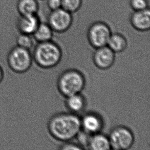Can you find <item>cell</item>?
<instances>
[{
	"instance_id": "6da1fadb",
	"label": "cell",
	"mask_w": 150,
	"mask_h": 150,
	"mask_svg": "<svg viewBox=\"0 0 150 150\" xmlns=\"http://www.w3.org/2000/svg\"><path fill=\"white\" fill-rule=\"evenodd\" d=\"M47 128L55 140L63 142L71 141L81 131V117L69 112L55 114L48 120Z\"/></svg>"
},
{
	"instance_id": "7a4b0ae2",
	"label": "cell",
	"mask_w": 150,
	"mask_h": 150,
	"mask_svg": "<svg viewBox=\"0 0 150 150\" xmlns=\"http://www.w3.org/2000/svg\"><path fill=\"white\" fill-rule=\"evenodd\" d=\"M63 53L58 44L52 41L38 43L33 53V58L39 67L50 69L60 63Z\"/></svg>"
},
{
	"instance_id": "3957f363",
	"label": "cell",
	"mask_w": 150,
	"mask_h": 150,
	"mask_svg": "<svg viewBox=\"0 0 150 150\" xmlns=\"http://www.w3.org/2000/svg\"><path fill=\"white\" fill-rule=\"evenodd\" d=\"M57 86L59 93L65 98L81 93L85 87V77L78 70L67 69L59 76Z\"/></svg>"
},
{
	"instance_id": "277c9868",
	"label": "cell",
	"mask_w": 150,
	"mask_h": 150,
	"mask_svg": "<svg viewBox=\"0 0 150 150\" xmlns=\"http://www.w3.org/2000/svg\"><path fill=\"white\" fill-rule=\"evenodd\" d=\"M33 56L29 50L19 46L13 48L8 54L7 62L10 69L16 73L25 72L30 69Z\"/></svg>"
},
{
	"instance_id": "5b68a950",
	"label": "cell",
	"mask_w": 150,
	"mask_h": 150,
	"mask_svg": "<svg viewBox=\"0 0 150 150\" xmlns=\"http://www.w3.org/2000/svg\"><path fill=\"white\" fill-rule=\"evenodd\" d=\"M111 149L126 150L134 144L135 136L130 129L124 126H118L112 129L108 136Z\"/></svg>"
},
{
	"instance_id": "8992f818",
	"label": "cell",
	"mask_w": 150,
	"mask_h": 150,
	"mask_svg": "<svg viewBox=\"0 0 150 150\" xmlns=\"http://www.w3.org/2000/svg\"><path fill=\"white\" fill-rule=\"evenodd\" d=\"M111 34V29L107 23L98 21L93 23L88 28V41L91 47L97 49L107 45Z\"/></svg>"
},
{
	"instance_id": "52a82bcc",
	"label": "cell",
	"mask_w": 150,
	"mask_h": 150,
	"mask_svg": "<svg viewBox=\"0 0 150 150\" xmlns=\"http://www.w3.org/2000/svg\"><path fill=\"white\" fill-rule=\"evenodd\" d=\"M73 22L72 13L63 8L51 11L48 18V24L53 31L65 33L68 30Z\"/></svg>"
},
{
	"instance_id": "ba28073f",
	"label": "cell",
	"mask_w": 150,
	"mask_h": 150,
	"mask_svg": "<svg viewBox=\"0 0 150 150\" xmlns=\"http://www.w3.org/2000/svg\"><path fill=\"white\" fill-rule=\"evenodd\" d=\"M94 64L100 70H107L112 67L115 61V53L107 46L96 49L92 57Z\"/></svg>"
},
{
	"instance_id": "9c48e42d",
	"label": "cell",
	"mask_w": 150,
	"mask_h": 150,
	"mask_svg": "<svg viewBox=\"0 0 150 150\" xmlns=\"http://www.w3.org/2000/svg\"><path fill=\"white\" fill-rule=\"evenodd\" d=\"M81 130L90 135L101 132L104 126L103 118L95 112H88L81 117Z\"/></svg>"
},
{
	"instance_id": "30bf717a",
	"label": "cell",
	"mask_w": 150,
	"mask_h": 150,
	"mask_svg": "<svg viewBox=\"0 0 150 150\" xmlns=\"http://www.w3.org/2000/svg\"><path fill=\"white\" fill-rule=\"evenodd\" d=\"M132 27L139 31H146L150 28V10L149 8L134 11L130 18Z\"/></svg>"
},
{
	"instance_id": "8fae6325",
	"label": "cell",
	"mask_w": 150,
	"mask_h": 150,
	"mask_svg": "<svg viewBox=\"0 0 150 150\" xmlns=\"http://www.w3.org/2000/svg\"><path fill=\"white\" fill-rule=\"evenodd\" d=\"M41 23L38 14L20 16L16 26L21 33L31 35Z\"/></svg>"
},
{
	"instance_id": "7c38bea8",
	"label": "cell",
	"mask_w": 150,
	"mask_h": 150,
	"mask_svg": "<svg viewBox=\"0 0 150 150\" xmlns=\"http://www.w3.org/2000/svg\"><path fill=\"white\" fill-rule=\"evenodd\" d=\"M65 105L68 112L79 115L83 113L87 107V100L81 93L76 94L65 98Z\"/></svg>"
},
{
	"instance_id": "4fadbf2b",
	"label": "cell",
	"mask_w": 150,
	"mask_h": 150,
	"mask_svg": "<svg viewBox=\"0 0 150 150\" xmlns=\"http://www.w3.org/2000/svg\"><path fill=\"white\" fill-rule=\"evenodd\" d=\"M87 147L91 150H111L108 136L101 132L93 134L90 136Z\"/></svg>"
},
{
	"instance_id": "5bb4252c",
	"label": "cell",
	"mask_w": 150,
	"mask_h": 150,
	"mask_svg": "<svg viewBox=\"0 0 150 150\" xmlns=\"http://www.w3.org/2000/svg\"><path fill=\"white\" fill-rule=\"evenodd\" d=\"M107 46L115 53L122 52L127 48L128 41L124 35L112 33Z\"/></svg>"
},
{
	"instance_id": "9a60e30c",
	"label": "cell",
	"mask_w": 150,
	"mask_h": 150,
	"mask_svg": "<svg viewBox=\"0 0 150 150\" xmlns=\"http://www.w3.org/2000/svg\"><path fill=\"white\" fill-rule=\"evenodd\" d=\"M16 8L20 16L37 14L39 5L37 0H18Z\"/></svg>"
},
{
	"instance_id": "2e32d148",
	"label": "cell",
	"mask_w": 150,
	"mask_h": 150,
	"mask_svg": "<svg viewBox=\"0 0 150 150\" xmlns=\"http://www.w3.org/2000/svg\"><path fill=\"white\" fill-rule=\"evenodd\" d=\"M53 31L48 23H40L33 35L38 43L51 41Z\"/></svg>"
},
{
	"instance_id": "e0dca14e",
	"label": "cell",
	"mask_w": 150,
	"mask_h": 150,
	"mask_svg": "<svg viewBox=\"0 0 150 150\" xmlns=\"http://www.w3.org/2000/svg\"><path fill=\"white\" fill-rule=\"evenodd\" d=\"M82 0H62V8L73 13L81 7Z\"/></svg>"
},
{
	"instance_id": "ac0fdd59",
	"label": "cell",
	"mask_w": 150,
	"mask_h": 150,
	"mask_svg": "<svg viewBox=\"0 0 150 150\" xmlns=\"http://www.w3.org/2000/svg\"><path fill=\"white\" fill-rule=\"evenodd\" d=\"M17 46L24 49L29 50L32 48L33 44V40L31 35L21 33L16 38Z\"/></svg>"
},
{
	"instance_id": "d6986e66",
	"label": "cell",
	"mask_w": 150,
	"mask_h": 150,
	"mask_svg": "<svg viewBox=\"0 0 150 150\" xmlns=\"http://www.w3.org/2000/svg\"><path fill=\"white\" fill-rule=\"evenodd\" d=\"M130 5L134 11H139L149 8L148 0H130Z\"/></svg>"
},
{
	"instance_id": "ffe728a7",
	"label": "cell",
	"mask_w": 150,
	"mask_h": 150,
	"mask_svg": "<svg viewBox=\"0 0 150 150\" xmlns=\"http://www.w3.org/2000/svg\"><path fill=\"white\" fill-rule=\"evenodd\" d=\"M59 149L63 150H83L84 149L79 144L71 142V140L63 142V144L59 146Z\"/></svg>"
},
{
	"instance_id": "44dd1931",
	"label": "cell",
	"mask_w": 150,
	"mask_h": 150,
	"mask_svg": "<svg viewBox=\"0 0 150 150\" xmlns=\"http://www.w3.org/2000/svg\"><path fill=\"white\" fill-rule=\"evenodd\" d=\"M47 4L51 11L62 8V0H47Z\"/></svg>"
},
{
	"instance_id": "7402d4cb",
	"label": "cell",
	"mask_w": 150,
	"mask_h": 150,
	"mask_svg": "<svg viewBox=\"0 0 150 150\" xmlns=\"http://www.w3.org/2000/svg\"><path fill=\"white\" fill-rule=\"evenodd\" d=\"M4 76V73H3V71L2 70V68L0 67V83H1V81L3 80Z\"/></svg>"
}]
</instances>
